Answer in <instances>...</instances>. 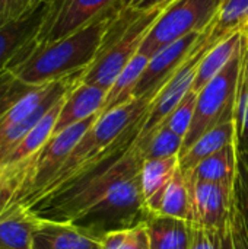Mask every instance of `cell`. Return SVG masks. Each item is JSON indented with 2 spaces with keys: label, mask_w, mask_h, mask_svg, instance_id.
I'll list each match as a JSON object with an SVG mask.
<instances>
[{
  "label": "cell",
  "mask_w": 248,
  "mask_h": 249,
  "mask_svg": "<svg viewBox=\"0 0 248 249\" xmlns=\"http://www.w3.org/2000/svg\"><path fill=\"white\" fill-rule=\"evenodd\" d=\"M120 0L92 23L35 48L22 63L10 69L22 82L41 86L88 69L102 48L108 25L120 7Z\"/></svg>",
  "instance_id": "1"
},
{
  "label": "cell",
  "mask_w": 248,
  "mask_h": 249,
  "mask_svg": "<svg viewBox=\"0 0 248 249\" xmlns=\"http://www.w3.org/2000/svg\"><path fill=\"white\" fill-rule=\"evenodd\" d=\"M142 159L134 162L70 223L98 241L143 223L149 212L142 190Z\"/></svg>",
  "instance_id": "2"
},
{
  "label": "cell",
  "mask_w": 248,
  "mask_h": 249,
  "mask_svg": "<svg viewBox=\"0 0 248 249\" xmlns=\"http://www.w3.org/2000/svg\"><path fill=\"white\" fill-rule=\"evenodd\" d=\"M162 88L151 90L140 98H132L130 101H127L107 112H102L99 115V118L95 121V124L77 142V144L73 147V150L70 152V155L67 156V159L64 160L61 168L48 181V184L39 193V196L35 198V201L42 198L44 196L53 193L58 187H61L72 177H75L82 168H85L88 163H91L101 152H104L134 120H137L142 114H145L151 108L152 102L155 101L156 95L159 93V90Z\"/></svg>",
  "instance_id": "3"
},
{
  "label": "cell",
  "mask_w": 248,
  "mask_h": 249,
  "mask_svg": "<svg viewBox=\"0 0 248 249\" xmlns=\"http://www.w3.org/2000/svg\"><path fill=\"white\" fill-rule=\"evenodd\" d=\"M247 45L248 41L244 35V39L238 53L221 70V73L216 74L197 93L194 117L184 137L183 147H181L178 158H181L193 146V143L197 139H200L206 131L215 128L219 124L232 121L235 118L240 74H241L243 58H244Z\"/></svg>",
  "instance_id": "4"
},
{
  "label": "cell",
  "mask_w": 248,
  "mask_h": 249,
  "mask_svg": "<svg viewBox=\"0 0 248 249\" xmlns=\"http://www.w3.org/2000/svg\"><path fill=\"white\" fill-rule=\"evenodd\" d=\"M99 115L101 112L77 124H73L57 134H53L51 139L34 156L23 160L25 184L10 210H15L18 207L26 209L35 201V198L45 188L48 181L61 168V165L64 163L73 147L85 136V133L95 124Z\"/></svg>",
  "instance_id": "5"
},
{
  "label": "cell",
  "mask_w": 248,
  "mask_h": 249,
  "mask_svg": "<svg viewBox=\"0 0 248 249\" xmlns=\"http://www.w3.org/2000/svg\"><path fill=\"white\" fill-rule=\"evenodd\" d=\"M222 3L224 0H174L149 29L139 53L152 57L170 44L205 31L213 22Z\"/></svg>",
  "instance_id": "6"
},
{
  "label": "cell",
  "mask_w": 248,
  "mask_h": 249,
  "mask_svg": "<svg viewBox=\"0 0 248 249\" xmlns=\"http://www.w3.org/2000/svg\"><path fill=\"white\" fill-rule=\"evenodd\" d=\"M165 9L167 7H161L153 12L143 13L118 38L104 42L96 58L85 70L82 83L110 90L124 67L139 53L145 36Z\"/></svg>",
  "instance_id": "7"
},
{
  "label": "cell",
  "mask_w": 248,
  "mask_h": 249,
  "mask_svg": "<svg viewBox=\"0 0 248 249\" xmlns=\"http://www.w3.org/2000/svg\"><path fill=\"white\" fill-rule=\"evenodd\" d=\"M61 0H45L32 12L0 26V71L22 63L38 45Z\"/></svg>",
  "instance_id": "8"
},
{
  "label": "cell",
  "mask_w": 248,
  "mask_h": 249,
  "mask_svg": "<svg viewBox=\"0 0 248 249\" xmlns=\"http://www.w3.org/2000/svg\"><path fill=\"white\" fill-rule=\"evenodd\" d=\"M202 34L203 31L190 34L152 55L133 90L132 98H140L151 90L162 88L178 71V69L193 55V51Z\"/></svg>",
  "instance_id": "9"
},
{
  "label": "cell",
  "mask_w": 248,
  "mask_h": 249,
  "mask_svg": "<svg viewBox=\"0 0 248 249\" xmlns=\"http://www.w3.org/2000/svg\"><path fill=\"white\" fill-rule=\"evenodd\" d=\"M117 1L118 0H61L42 31L37 48L64 38L92 23Z\"/></svg>",
  "instance_id": "10"
},
{
  "label": "cell",
  "mask_w": 248,
  "mask_h": 249,
  "mask_svg": "<svg viewBox=\"0 0 248 249\" xmlns=\"http://www.w3.org/2000/svg\"><path fill=\"white\" fill-rule=\"evenodd\" d=\"M209 50L210 48H202L200 51L193 53V55L178 69V71L159 90L148 112L142 136H146L153 130H156L168 118V115L177 108V105L183 101V98L191 90L199 63Z\"/></svg>",
  "instance_id": "11"
},
{
  "label": "cell",
  "mask_w": 248,
  "mask_h": 249,
  "mask_svg": "<svg viewBox=\"0 0 248 249\" xmlns=\"http://www.w3.org/2000/svg\"><path fill=\"white\" fill-rule=\"evenodd\" d=\"M191 187V222L196 226L222 229L231 207L232 185L196 181Z\"/></svg>",
  "instance_id": "12"
},
{
  "label": "cell",
  "mask_w": 248,
  "mask_h": 249,
  "mask_svg": "<svg viewBox=\"0 0 248 249\" xmlns=\"http://www.w3.org/2000/svg\"><path fill=\"white\" fill-rule=\"evenodd\" d=\"M31 249H101V242L72 223L38 219Z\"/></svg>",
  "instance_id": "13"
},
{
  "label": "cell",
  "mask_w": 248,
  "mask_h": 249,
  "mask_svg": "<svg viewBox=\"0 0 248 249\" xmlns=\"http://www.w3.org/2000/svg\"><path fill=\"white\" fill-rule=\"evenodd\" d=\"M107 93L108 90L98 86L86 85L82 82L76 85L64 98L56 123L54 134L101 112Z\"/></svg>",
  "instance_id": "14"
},
{
  "label": "cell",
  "mask_w": 248,
  "mask_h": 249,
  "mask_svg": "<svg viewBox=\"0 0 248 249\" xmlns=\"http://www.w3.org/2000/svg\"><path fill=\"white\" fill-rule=\"evenodd\" d=\"M146 209L151 214L191 222V187L180 169L156 194L146 200Z\"/></svg>",
  "instance_id": "15"
},
{
  "label": "cell",
  "mask_w": 248,
  "mask_h": 249,
  "mask_svg": "<svg viewBox=\"0 0 248 249\" xmlns=\"http://www.w3.org/2000/svg\"><path fill=\"white\" fill-rule=\"evenodd\" d=\"M238 171V144L231 143L215 155L202 160L190 172L184 174L189 184L196 181H208L216 184L232 185Z\"/></svg>",
  "instance_id": "16"
},
{
  "label": "cell",
  "mask_w": 248,
  "mask_h": 249,
  "mask_svg": "<svg viewBox=\"0 0 248 249\" xmlns=\"http://www.w3.org/2000/svg\"><path fill=\"white\" fill-rule=\"evenodd\" d=\"M231 143L238 144L237 124L234 120L216 125L215 128L206 131L200 139H197L193 146L180 158V171L183 174L190 172L202 160L208 159Z\"/></svg>",
  "instance_id": "17"
},
{
  "label": "cell",
  "mask_w": 248,
  "mask_h": 249,
  "mask_svg": "<svg viewBox=\"0 0 248 249\" xmlns=\"http://www.w3.org/2000/svg\"><path fill=\"white\" fill-rule=\"evenodd\" d=\"M66 98V96H64ZM64 98L61 101H58L37 124L35 127L28 131L6 155L4 158L0 160V165L9 166V165H16L20 163L26 159H29L31 156H34L54 134V128H56V123L61 109V105L64 102Z\"/></svg>",
  "instance_id": "18"
},
{
  "label": "cell",
  "mask_w": 248,
  "mask_h": 249,
  "mask_svg": "<svg viewBox=\"0 0 248 249\" xmlns=\"http://www.w3.org/2000/svg\"><path fill=\"white\" fill-rule=\"evenodd\" d=\"M146 231L151 249H187L191 235V223L187 220L148 214Z\"/></svg>",
  "instance_id": "19"
},
{
  "label": "cell",
  "mask_w": 248,
  "mask_h": 249,
  "mask_svg": "<svg viewBox=\"0 0 248 249\" xmlns=\"http://www.w3.org/2000/svg\"><path fill=\"white\" fill-rule=\"evenodd\" d=\"M243 39H244V34L237 32L225 38L224 41L218 42L213 48H210L199 63L191 90L199 93L216 74H219L221 70L238 53V50L241 48Z\"/></svg>",
  "instance_id": "20"
},
{
  "label": "cell",
  "mask_w": 248,
  "mask_h": 249,
  "mask_svg": "<svg viewBox=\"0 0 248 249\" xmlns=\"http://www.w3.org/2000/svg\"><path fill=\"white\" fill-rule=\"evenodd\" d=\"M37 223L38 219L23 207L0 216V249H31Z\"/></svg>",
  "instance_id": "21"
},
{
  "label": "cell",
  "mask_w": 248,
  "mask_h": 249,
  "mask_svg": "<svg viewBox=\"0 0 248 249\" xmlns=\"http://www.w3.org/2000/svg\"><path fill=\"white\" fill-rule=\"evenodd\" d=\"M248 23V0H224L218 15L215 16L208 38L206 48H213L225 38L243 32Z\"/></svg>",
  "instance_id": "22"
},
{
  "label": "cell",
  "mask_w": 248,
  "mask_h": 249,
  "mask_svg": "<svg viewBox=\"0 0 248 249\" xmlns=\"http://www.w3.org/2000/svg\"><path fill=\"white\" fill-rule=\"evenodd\" d=\"M149 58L151 57H148L142 53H137L130 60V63L124 67V70L120 73V76L117 77V80L114 82V85L108 90L101 114L132 99L133 90H134L142 73L145 71Z\"/></svg>",
  "instance_id": "23"
},
{
  "label": "cell",
  "mask_w": 248,
  "mask_h": 249,
  "mask_svg": "<svg viewBox=\"0 0 248 249\" xmlns=\"http://www.w3.org/2000/svg\"><path fill=\"white\" fill-rule=\"evenodd\" d=\"M184 139L170 130L165 124H161L152 133L142 136L139 140V150L146 159H162L180 156Z\"/></svg>",
  "instance_id": "24"
},
{
  "label": "cell",
  "mask_w": 248,
  "mask_h": 249,
  "mask_svg": "<svg viewBox=\"0 0 248 249\" xmlns=\"http://www.w3.org/2000/svg\"><path fill=\"white\" fill-rule=\"evenodd\" d=\"M222 249H248V216L234 187L229 214L222 229Z\"/></svg>",
  "instance_id": "25"
},
{
  "label": "cell",
  "mask_w": 248,
  "mask_h": 249,
  "mask_svg": "<svg viewBox=\"0 0 248 249\" xmlns=\"http://www.w3.org/2000/svg\"><path fill=\"white\" fill-rule=\"evenodd\" d=\"M180 169V158H162V159H146L142 165V190L145 200L156 194Z\"/></svg>",
  "instance_id": "26"
},
{
  "label": "cell",
  "mask_w": 248,
  "mask_h": 249,
  "mask_svg": "<svg viewBox=\"0 0 248 249\" xmlns=\"http://www.w3.org/2000/svg\"><path fill=\"white\" fill-rule=\"evenodd\" d=\"M34 88L22 82L10 69L0 71V120Z\"/></svg>",
  "instance_id": "27"
},
{
  "label": "cell",
  "mask_w": 248,
  "mask_h": 249,
  "mask_svg": "<svg viewBox=\"0 0 248 249\" xmlns=\"http://www.w3.org/2000/svg\"><path fill=\"white\" fill-rule=\"evenodd\" d=\"M99 242L101 249H151L145 222L132 229L111 232Z\"/></svg>",
  "instance_id": "28"
},
{
  "label": "cell",
  "mask_w": 248,
  "mask_h": 249,
  "mask_svg": "<svg viewBox=\"0 0 248 249\" xmlns=\"http://www.w3.org/2000/svg\"><path fill=\"white\" fill-rule=\"evenodd\" d=\"M248 47V45H247ZM237 133H238V149L248 147V63L247 48L243 58V67L240 74V86H238V96L235 105V118Z\"/></svg>",
  "instance_id": "29"
},
{
  "label": "cell",
  "mask_w": 248,
  "mask_h": 249,
  "mask_svg": "<svg viewBox=\"0 0 248 249\" xmlns=\"http://www.w3.org/2000/svg\"><path fill=\"white\" fill-rule=\"evenodd\" d=\"M196 101H197V92L190 90L162 124H165L170 130H172L175 134L184 139L194 117Z\"/></svg>",
  "instance_id": "30"
},
{
  "label": "cell",
  "mask_w": 248,
  "mask_h": 249,
  "mask_svg": "<svg viewBox=\"0 0 248 249\" xmlns=\"http://www.w3.org/2000/svg\"><path fill=\"white\" fill-rule=\"evenodd\" d=\"M222 229H209L191 223L187 249H222Z\"/></svg>",
  "instance_id": "31"
},
{
  "label": "cell",
  "mask_w": 248,
  "mask_h": 249,
  "mask_svg": "<svg viewBox=\"0 0 248 249\" xmlns=\"http://www.w3.org/2000/svg\"><path fill=\"white\" fill-rule=\"evenodd\" d=\"M45 0H0V26L32 12Z\"/></svg>",
  "instance_id": "32"
},
{
  "label": "cell",
  "mask_w": 248,
  "mask_h": 249,
  "mask_svg": "<svg viewBox=\"0 0 248 249\" xmlns=\"http://www.w3.org/2000/svg\"><path fill=\"white\" fill-rule=\"evenodd\" d=\"M174 0H121L124 9L136 13H149L161 7H167Z\"/></svg>",
  "instance_id": "33"
},
{
  "label": "cell",
  "mask_w": 248,
  "mask_h": 249,
  "mask_svg": "<svg viewBox=\"0 0 248 249\" xmlns=\"http://www.w3.org/2000/svg\"><path fill=\"white\" fill-rule=\"evenodd\" d=\"M238 153H240V158L243 159V162L246 163L248 171V147H246V149H238Z\"/></svg>",
  "instance_id": "34"
},
{
  "label": "cell",
  "mask_w": 248,
  "mask_h": 249,
  "mask_svg": "<svg viewBox=\"0 0 248 249\" xmlns=\"http://www.w3.org/2000/svg\"><path fill=\"white\" fill-rule=\"evenodd\" d=\"M243 34L246 35V38H247V41H248V23H247V25H246V28L243 29Z\"/></svg>",
  "instance_id": "35"
},
{
  "label": "cell",
  "mask_w": 248,
  "mask_h": 249,
  "mask_svg": "<svg viewBox=\"0 0 248 249\" xmlns=\"http://www.w3.org/2000/svg\"><path fill=\"white\" fill-rule=\"evenodd\" d=\"M247 63H248V47H247Z\"/></svg>",
  "instance_id": "36"
}]
</instances>
